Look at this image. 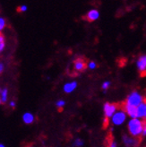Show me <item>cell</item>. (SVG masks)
I'll return each mask as SVG.
<instances>
[{"instance_id":"cell-23","label":"cell","mask_w":146,"mask_h":147,"mask_svg":"<svg viewBox=\"0 0 146 147\" xmlns=\"http://www.w3.org/2000/svg\"><path fill=\"white\" fill-rule=\"evenodd\" d=\"M4 70V65L3 64H0V74H1Z\"/></svg>"},{"instance_id":"cell-2","label":"cell","mask_w":146,"mask_h":147,"mask_svg":"<svg viewBox=\"0 0 146 147\" xmlns=\"http://www.w3.org/2000/svg\"><path fill=\"white\" fill-rule=\"evenodd\" d=\"M143 98L141 95L137 92H133L127 97L126 103L131 106H134V107H138L141 103H143Z\"/></svg>"},{"instance_id":"cell-28","label":"cell","mask_w":146,"mask_h":147,"mask_svg":"<svg viewBox=\"0 0 146 147\" xmlns=\"http://www.w3.org/2000/svg\"><path fill=\"white\" fill-rule=\"evenodd\" d=\"M1 102H2V100H0V103H1Z\"/></svg>"},{"instance_id":"cell-4","label":"cell","mask_w":146,"mask_h":147,"mask_svg":"<svg viewBox=\"0 0 146 147\" xmlns=\"http://www.w3.org/2000/svg\"><path fill=\"white\" fill-rule=\"evenodd\" d=\"M141 138H132L126 135L123 136V142L127 147H135L140 144Z\"/></svg>"},{"instance_id":"cell-26","label":"cell","mask_w":146,"mask_h":147,"mask_svg":"<svg viewBox=\"0 0 146 147\" xmlns=\"http://www.w3.org/2000/svg\"><path fill=\"white\" fill-rule=\"evenodd\" d=\"M25 147H33L32 145H27V146H25Z\"/></svg>"},{"instance_id":"cell-20","label":"cell","mask_w":146,"mask_h":147,"mask_svg":"<svg viewBox=\"0 0 146 147\" xmlns=\"http://www.w3.org/2000/svg\"><path fill=\"white\" fill-rule=\"evenodd\" d=\"M109 85H110V83H109V82H105L103 84H102V89L106 90V89H107V88H108Z\"/></svg>"},{"instance_id":"cell-24","label":"cell","mask_w":146,"mask_h":147,"mask_svg":"<svg viewBox=\"0 0 146 147\" xmlns=\"http://www.w3.org/2000/svg\"><path fill=\"white\" fill-rule=\"evenodd\" d=\"M10 106L12 107V108H13V107H15V103H14L13 101H12L11 103H10Z\"/></svg>"},{"instance_id":"cell-6","label":"cell","mask_w":146,"mask_h":147,"mask_svg":"<svg viewBox=\"0 0 146 147\" xmlns=\"http://www.w3.org/2000/svg\"><path fill=\"white\" fill-rule=\"evenodd\" d=\"M119 105L116 104V103H114V104H110L107 102V103L104 105V112H105V117L107 119H109L115 112V110L116 109Z\"/></svg>"},{"instance_id":"cell-3","label":"cell","mask_w":146,"mask_h":147,"mask_svg":"<svg viewBox=\"0 0 146 147\" xmlns=\"http://www.w3.org/2000/svg\"><path fill=\"white\" fill-rule=\"evenodd\" d=\"M74 68L77 72H83L87 68V61L84 57H79L74 61Z\"/></svg>"},{"instance_id":"cell-10","label":"cell","mask_w":146,"mask_h":147,"mask_svg":"<svg viewBox=\"0 0 146 147\" xmlns=\"http://www.w3.org/2000/svg\"><path fill=\"white\" fill-rule=\"evenodd\" d=\"M98 18H99V12H98V10H95V9L91 10L90 12L87 13L85 16H83V19L86 20L87 22H90V23L97 20Z\"/></svg>"},{"instance_id":"cell-22","label":"cell","mask_w":146,"mask_h":147,"mask_svg":"<svg viewBox=\"0 0 146 147\" xmlns=\"http://www.w3.org/2000/svg\"><path fill=\"white\" fill-rule=\"evenodd\" d=\"M89 67L92 68V69L95 68V67H96V64L94 63V62H90V63H89Z\"/></svg>"},{"instance_id":"cell-16","label":"cell","mask_w":146,"mask_h":147,"mask_svg":"<svg viewBox=\"0 0 146 147\" xmlns=\"http://www.w3.org/2000/svg\"><path fill=\"white\" fill-rule=\"evenodd\" d=\"M27 10V6L26 5H21L19 7H17V12L21 13V12H24Z\"/></svg>"},{"instance_id":"cell-18","label":"cell","mask_w":146,"mask_h":147,"mask_svg":"<svg viewBox=\"0 0 146 147\" xmlns=\"http://www.w3.org/2000/svg\"><path fill=\"white\" fill-rule=\"evenodd\" d=\"M83 141L81 140V139H76V141L75 142V146H81V145H83Z\"/></svg>"},{"instance_id":"cell-7","label":"cell","mask_w":146,"mask_h":147,"mask_svg":"<svg viewBox=\"0 0 146 147\" xmlns=\"http://www.w3.org/2000/svg\"><path fill=\"white\" fill-rule=\"evenodd\" d=\"M121 107L126 110V113L131 117H134V119H136L137 117V107H134V106H131L126 104V102L125 103H122L120 104Z\"/></svg>"},{"instance_id":"cell-11","label":"cell","mask_w":146,"mask_h":147,"mask_svg":"<svg viewBox=\"0 0 146 147\" xmlns=\"http://www.w3.org/2000/svg\"><path fill=\"white\" fill-rule=\"evenodd\" d=\"M76 86H77L76 82H73V83H70V84H67L64 86V91L65 92H73L75 89Z\"/></svg>"},{"instance_id":"cell-15","label":"cell","mask_w":146,"mask_h":147,"mask_svg":"<svg viewBox=\"0 0 146 147\" xmlns=\"http://www.w3.org/2000/svg\"><path fill=\"white\" fill-rule=\"evenodd\" d=\"M5 25V19L0 17V32H1L3 29H4Z\"/></svg>"},{"instance_id":"cell-17","label":"cell","mask_w":146,"mask_h":147,"mask_svg":"<svg viewBox=\"0 0 146 147\" xmlns=\"http://www.w3.org/2000/svg\"><path fill=\"white\" fill-rule=\"evenodd\" d=\"M142 136H146V120L143 121V134H142Z\"/></svg>"},{"instance_id":"cell-14","label":"cell","mask_w":146,"mask_h":147,"mask_svg":"<svg viewBox=\"0 0 146 147\" xmlns=\"http://www.w3.org/2000/svg\"><path fill=\"white\" fill-rule=\"evenodd\" d=\"M64 105H65V101L64 100H58L57 102V106L58 107V109H59V111H62V108H63Z\"/></svg>"},{"instance_id":"cell-13","label":"cell","mask_w":146,"mask_h":147,"mask_svg":"<svg viewBox=\"0 0 146 147\" xmlns=\"http://www.w3.org/2000/svg\"><path fill=\"white\" fill-rule=\"evenodd\" d=\"M6 96H7V89H4L2 92V102H5L6 101Z\"/></svg>"},{"instance_id":"cell-9","label":"cell","mask_w":146,"mask_h":147,"mask_svg":"<svg viewBox=\"0 0 146 147\" xmlns=\"http://www.w3.org/2000/svg\"><path fill=\"white\" fill-rule=\"evenodd\" d=\"M137 117H143L144 120H146V99H143V103L137 107Z\"/></svg>"},{"instance_id":"cell-19","label":"cell","mask_w":146,"mask_h":147,"mask_svg":"<svg viewBox=\"0 0 146 147\" xmlns=\"http://www.w3.org/2000/svg\"><path fill=\"white\" fill-rule=\"evenodd\" d=\"M108 126V119H107V117H105V120L103 122V129H106Z\"/></svg>"},{"instance_id":"cell-12","label":"cell","mask_w":146,"mask_h":147,"mask_svg":"<svg viewBox=\"0 0 146 147\" xmlns=\"http://www.w3.org/2000/svg\"><path fill=\"white\" fill-rule=\"evenodd\" d=\"M24 123H26V124H31V123H32L33 122V119H34V117H33V116L31 114V113H25L24 115Z\"/></svg>"},{"instance_id":"cell-25","label":"cell","mask_w":146,"mask_h":147,"mask_svg":"<svg viewBox=\"0 0 146 147\" xmlns=\"http://www.w3.org/2000/svg\"><path fill=\"white\" fill-rule=\"evenodd\" d=\"M116 143L114 142V143H113V144H111V146H110V147H116Z\"/></svg>"},{"instance_id":"cell-8","label":"cell","mask_w":146,"mask_h":147,"mask_svg":"<svg viewBox=\"0 0 146 147\" xmlns=\"http://www.w3.org/2000/svg\"><path fill=\"white\" fill-rule=\"evenodd\" d=\"M125 119H126V114L123 111L116 112L112 117V121L115 125H121L125 121Z\"/></svg>"},{"instance_id":"cell-5","label":"cell","mask_w":146,"mask_h":147,"mask_svg":"<svg viewBox=\"0 0 146 147\" xmlns=\"http://www.w3.org/2000/svg\"><path fill=\"white\" fill-rule=\"evenodd\" d=\"M137 67L142 76H146V55L141 56L137 60Z\"/></svg>"},{"instance_id":"cell-21","label":"cell","mask_w":146,"mask_h":147,"mask_svg":"<svg viewBox=\"0 0 146 147\" xmlns=\"http://www.w3.org/2000/svg\"><path fill=\"white\" fill-rule=\"evenodd\" d=\"M5 43V37L2 34V32H0V44H4Z\"/></svg>"},{"instance_id":"cell-27","label":"cell","mask_w":146,"mask_h":147,"mask_svg":"<svg viewBox=\"0 0 146 147\" xmlns=\"http://www.w3.org/2000/svg\"><path fill=\"white\" fill-rule=\"evenodd\" d=\"M0 147H4L3 145H1V144H0Z\"/></svg>"},{"instance_id":"cell-1","label":"cell","mask_w":146,"mask_h":147,"mask_svg":"<svg viewBox=\"0 0 146 147\" xmlns=\"http://www.w3.org/2000/svg\"><path fill=\"white\" fill-rule=\"evenodd\" d=\"M128 130L131 136L138 138L143 134V121L137 119H131L128 123Z\"/></svg>"}]
</instances>
